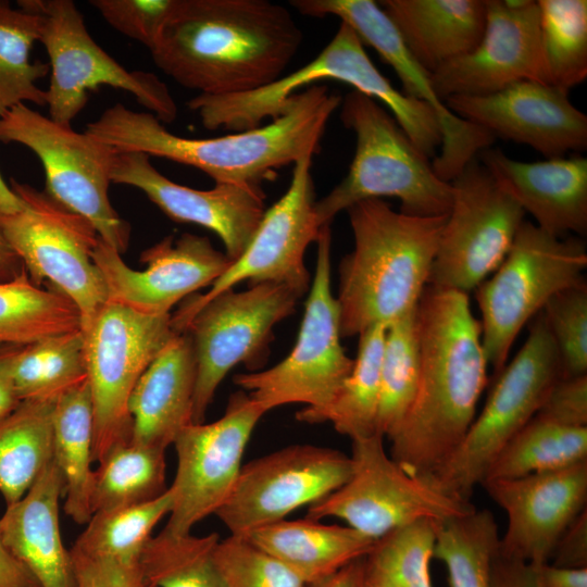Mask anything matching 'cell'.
Masks as SVG:
<instances>
[{
    "instance_id": "obj_1",
    "label": "cell",
    "mask_w": 587,
    "mask_h": 587,
    "mask_svg": "<svg viewBox=\"0 0 587 587\" xmlns=\"http://www.w3.org/2000/svg\"><path fill=\"white\" fill-rule=\"evenodd\" d=\"M302 41V29L279 3L178 0L150 52L178 85L198 95L227 96L280 78Z\"/></svg>"
},
{
    "instance_id": "obj_2",
    "label": "cell",
    "mask_w": 587,
    "mask_h": 587,
    "mask_svg": "<svg viewBox=\"0 0 587 587\" xmlns=\"http://www.w3.org/2000/svg\"><path fill=\"white\" fill-rule=\"evenodd\" d=\"M416 316L420 380L407 416L389 438V454L409 473L432 475L473 423L488 363L467 294L426 286Z\"/></svg>"
},
{
    "instance_id": "obj_3",
    "label": "cell",
    "mask_w": 587,
    "mask_h": 587,
    "mask_svg": "<svg viewBox=\"0 0 587 587\" xmlns=\"http://www.w3.org/2000/svg\"><path fill=\"white\" fill-rule=\"evenodd\" d=\"M340 103L341 97L326 85L309 86L292 95L270 123L213 138L175 135L152 113L115 103L87 124L86 133L118 152L196 167L215 184L262 189L279 168L320 152L327 123Z\"/></svg>"
},
{
    "instance_id": "obj_4",
    "label": "cell",
    "mask_w": 587,
    "mask_h": 587,
    "mask_svg": "<svg viewBox=\"0 0 587 587\" xmlns=\"http://www.w3.org/2000/svg\"><path fill=\"white\" fill-rule=\"evenodd\" d=\"M346 211L353 249L339 264L336 299L340 335L352 337L417 307L448 214L397 212L383 199L363 200Z\"/></svg>"
},
{
    "instance_id": "obj_5",
    "label": "cell",
    "mask_w": 587,
    "mask_h": 587,
    "mask_svg": "<svg viewBox=\"0 0 587 587\" xmlns=\"http://www.w3.org/2000/svg\"><path fill=\"white\" fill-rule=\"evenodd\" d=\"M340 120L355 136L347 175L315 203L321 226L351 205L369 199L396 198L401 212L419 216L449 213L452 186L435 173L432 161L391 113L357 90L341 99Z\"/></svg>"
},
{
    "instance_id": "obj_6",
    "label": "cell",
    "mask_w": 587,
    "mask_h": 587,
    "mask_svg": "<svg viewBox=\"0 0 587 587\" xmlns=\"http://www.w3.org/2000/svg\"><path fill=\"white\" fill-rule=\"evenodd\" d=\"M585 243L557 237L524 221L505 258L476 288L482 346L496 375L521 329L559 291L583 280Z\"/></svg>"
},
{
    "instance_id": "obj_7",
    "label": "cell",
    "mask_w": 587,
    "mask_h": 587,
    "mask_svg": "<svg viewBox=\"0 0 587 587\" xmlns=\"http://www.w3.org/2000/svg\"><path fill=\"white\" fill-rule=\"evenodd\" d=\"M562 376L560 354L540 311L533 317L523 347L497 375L483 410L465 437L432 474L440 487L470 501L492 460L535 416L552 385Z\"/></svg>"
},
{
    "instance_id": "obj_8",
    "label": "cell",
    "mask_w": 587,
    "mask_h": 587,
    "mask_svg": "<svg viewBox=\"0 0 587 587\" xmlns=\"http://www.w3.org/2000/svg\"><path fill=\"white\" fill-rule=\"evenodd\" d=\"M352 471L338 489L308 507L307 519L334 517L377 540L405 525L444 521L475 509L445 491L432 475L412 474L398 464L378 434L351 440Z\"/></svg>"
},
{
    "instance_id": "obj_9",
    "label": "cell",
    "mask_w": 587,
    "mask_h": 587,
    "mask_svg": "<svg viewBox=\"0 0 587 587\" xmlns=\"http://www.w3.org/2000/svg\"><path fill=\"white\" fill-rule=\"evenodd\" d=\"M18 8L41 15L40 42L49 55L50 85L46 90L49 117L71 126L85 108L88 92L110 86L129 92L162 123L177 117L167 86L154 74L129 71L89 35L84 16L71 0H20Z\"/></svg>"
},
{
    "instance_id": "obj_10",
    "label": "cell",
    "mask_w": 587,
    "mask_h": 587,
    "mask_svg": "<svg viewBox=\"0 0 587 587\" xmlns=\"http://www.w3.org/2000/svg\"><path fill=\"white\" fill-rule=\"evenodd\" d=\"M316 265L297 341L276 365L234 376V384L264 410L302 403L309 411L327 407L354 360L340 342V312L330 284V228L322 227L316 239Z\"/></svg>"
},
{
    "instance_id": "obj_11",
    "label": "cell",
    "mask_w": 587,
    "mask_h": 587,
    "mask_svg": "<svg viewBox=\"0 0 587 587\" xmlns=\"http://www.w3.org/2000/svg\"><path fill=\"white\" fill-rule=\"evenodd\" d=\"M0 142L20 143L40 160L46 193L85 217L118 253L127 250L130 228L109 198L110 170L116 151L89 134L78 133L25 103L0 116Z\"/></svg>"
},
{
    "instance_id": "obj_12",
    "label": "cell",
    "mask_w": 587,
    "mask_h": 587,
    "mask_svg": "<svg viewBox=\"0 0 587 587\" xmlns=\"http://www.w3.org/2000/svg\"><path fill=\"white\" fill-rule=\"evenodd\" d=\"M10 186L22 199L23 208L12 214L0 213L5 238L32 282L37 286L47 282L71 299L85 328L108 302L104 280L92 261L99 240L96 228L45 191L14 178Z\"/></svg>"
},
{
    "instance_id": "obj_13",
    "label": "cell",
    "mask_w": 587,
    "mask_h": 587,
    "mask_svg": "<svg viewBox=\"0 0 587 587\" xmlns=\"http://www.w3.org/2000/svg\"><path fill=\"white\" fill-rule=\"evenodd\" d=\"M93 409V462L132 440L130 395L146 369L176 334L171 314L150 316L105 302L82 329Z\"/></svg>"
},
{
    "instance_id": "obj_14",
    "label": "cell",
    "mask_w": 587,
    "mask_h": 587,
    "mask_svg": "<svg viewBox=\"0 0 587 587\" xmlns=\"http://www.w3.org/2000/svg\"><path fill=\"white\" fill-rule=\"evenodd\" d=\"M303 294L279 283L249 285L247 290L228 289L203 304L190 320L196 365L192 423L204 422L215 391L237 364L251 372L268 355L274 326L295 312Z\"/></svg>"
},
{
    "instance_id": "obj_15",
    "label": "cell",
    "mask_w": 587,
    "mask_h": 587,
    "mask_svg": "<svg viewBox=\"0 0 587 587\" xmlns=\"http://www.w3.org/2000/svg\"><path fill=\"white\" fill-rule=\"evenodd\" d=\"M452 201L427 286L467 294L505 258L525 212L478 158L451 182Z\"/></svg>"
},
{
    "instance_id": "obj_16",
    "label": "cell",
    "mask_w": 587,
    "mask_h": 587,
    "mask_svg": "<svg viewBox=\"0 0 587 587\" xmlns=\"http://www.w3.org/2000/svg\"><path fill=\"white\" fill-rule=\"evenodd\" d=\"M312 153L294 163L286 192L267 210L241 255L211 285L205 294H192L171 314V326L176 334L186 328L196 312L215 296L234 289L248 280L286 284L307 292L310 274L304 253L316 241L323 226L315 212V188L312 176Z\"/></svg>"
},
{
    "instance_id": "obj_17",
    "label": "cell",
    "mask_w": 587,
    "mask_h": 587,
    "mask_svg": "<svg viewBox=\"0 0 587 587\" xmlns=\"http://www.w3.org/2000/svg\"><path fill=\"white\" fill-rule=\"evenodd\" d=\"M264 410L245 390L228 400L224 414L211 423L189 424L173 442L176 473L170 487L172 509L164 530L185 535L215 514L232 494L242 457Z\"/></svg>"
},
{
    "instance_id": "obj_18",
    "label": "cell",
    "mask_w": 587,
    "mask_h": 587,
    "mask_svg": "<svg viewBox=\"0 0 587 587\" xmlns=\"http://www.w3.org/2000/svg\"><path fill=\"white\" fill-rule=\"evenodd\" d=\"M350 455L309 444L290 445L242 465L215 515L230 535L247 537L338 489L350 477Z\"/></svg>"
},
{
    "instance_id": "obj_19",
    "label": "cell",
    "mask_w": 587,
    "mask_h": 587,
    "mask_svg": "<svg viewBox=\"0 0 587 587\" xmlns=\"http://www.w3.org/2000/svg\"><path fill=\"white\" fill-rule=\"evenodd\" d=\"M302 15L336 16L349 25L363 45L372 47L401 80L403 93L426 103L435 113L441 146L432 165L437 176L451 183L495 137L486 129L454 115L436 93L430 73L410 53L392 22L372 0H291Z\"/></svg>"
},
{
    "instance_id": "obj_20",
    "label": "cell",
    "mask_w": 587,
    "mask_h": 587,
    "mask_svg": "<svg viewBox=\"0 0 587 587\" xmlns=\"http://www.w3.org/2000/svg\"><path fill=\"white\" fill-rule=\"evenodd\" d=\"M92 261L104 280L108 301L160 316L202 287L211 286L233 263L204 236H167L140 254L143 271L130 268L100 237Z\"/></svg>"
},
{
    "instance_id": "obj_21",
    "label": "cell",
    "mask_w": 587,
    "mask_h": 587,
    "mask_svg": "<svg viewBox=\"0 0 587 587\" xmlns=\"http://www.w3.org/2000/svg\"><path fill=\"white\" fill-rule=\"evenodd\" d=\"M321 80L341 82L371 97L376 96L384 85L383 74L370 59L359 36L340 22L323 50L296 71L243 93L197 95L187 105L209 130L242 132L261 126L265 118H276L292 95Z\"/></svg>"
},
{
    "instance_id": "obj_22",
    "label": "cell",
    "mask_w": 587,
    "mask_h": 587,
    "mask_svg": "<svg viewBox=\"0 0 587 587\" xmlns=\"http://www.w3.org/2000/svg\"><path fill=\"white\" fill-rule=\"evenodd\" d=\"M485 3L486 24L476 47L430 74L442 101L452 96H487L521 80L544 83L537 1Z\"/></svg>"
},
{
    "instance_id": "obj_23",
    "label": "cell",
    "mask_w": 587,
    "mask_h": 587,
    "mask_svg": "<svg viewBox=\"0 0 587 587\" xmlns=\"http://www.w3.org/2000/svg\"><path fill=\"white\" fill-rule=\"evenodd\" d=\"M444 102L495 138L526 145L546 159L587 147V115L572 104L569 91L548 84L521 80L487 96H452Z\"/></svg>"
},
{
    "instance_id": "obj_24",
    "label": "cell",
    "mask_w": 587,
    "mask_h": 587,
    "mask_svg": "<svg viewBox=\"0 0 587 587\" xmlns=\"http://www.w3.org/2000/svg\"><path fill=\"white\" fill-rule=\"evenodd\" d=\"M480 486L508 517L499 554L529 565L550 563L558 539L587 508V460Z\"/></svg>"
},
{
    "instance_id": "obj_25",
    "label": "cell",
    "mask_w": 587,
    "mask_h": 587,
    "mask_svg": "<svg viewBox=\"0 0 587 587\" xmlns=\"http://www.w3.org/2000/svg\"><path fill=\"white\" fill-rule=\"evenodd\" d=\"M110 180L141 190L176 223L200 225L218 236L235 261L247 248L265 212L262 189L215 184L208 190L177 184L161 174L140 152L116 151Z\"/></svg>"
},
{
    "instance_id": "obj_26",
    "label": "cell",
    "mask_w": 587,
    "mask_h": 587,
    "mask_svg": "<svg viewBox=\"0 0 587 587\" xmlns=\"http://www.w3.org/2000/svg\"><path fill=\"white\" fill-rule=\"evenodd\" d=\"M498 185L529 213L542 230L557 237L587 232V159L580 155L524 162L502 150L477 154Z\"/></svg>"
},
{
    "instance_id": "obj_27",
    "label": "cell",
    "mask_w": 587,
    "mask_h": 587,
    "mask_svg": "<svg viewBox=\"0 0 587 587\" xmlns=\"http://www.w3.org/2000/svg\"><path fill=\"white\" fill-rule=\"evenodd\" d=\"M61 474L51 460L28 491L0 517L4 547L39 587H76L70 550L63 545L59 505Z\"/></svg>"
},
{
    "instance_id": "obj_28",
    "label": "cell",
    "mask_w": 587,
    "mask_h": 587,
    "mask_svg": "<svg viewBox=\"0 0 587 587\" xmlns=\"http://www.w3.org/2000/svg\"><path fill=\"white\" fill-rule=\"evenodd\" d=\"M197 365L191 337L175 334L137 382L128 410L132 441L162 450L192 423Z\"/></svg>"
},
{
    "instance_id": "obj_29",
    "label": "cell",
    "mask_w": 587,
    "mask_h": 587,
    "mask_svg": "<svg viewBox=\"0 0 587 587\" xmlns=\"http://www.w3.org/2000/svg\"><path fill=\"white\" fill-rule=\"evenodd\" d=\"M377 3L410 53L430 74L473 50L486 24L485 0H383Z\"/></svg>"
},
{
    "instance_id": "obj_30",
    "label": "cell",
    "mask_w": 587,
    "mask_h": 587,
    "mask_svg": "<svg viewBox=\"0 0 587 587\" xmlns=\"http://www.w3.org/2000/svg\"><path fill=\"white\" fill-rule=\"evenodd\" d=\"M247 538L307 585L364 557L375 542L349 526L324 524L307 517L285 519L254 530Z\"/></svg>"
},
{
    "instance_id": "obj_31",
    "label": "cell",
    "mask_w": 587,
    "mask_h": 587,
    "mask_svg": "<svg viewBox=\"0 0 587 587\" xmlns=\"http://www.w3.org/2000/svg\"><path fill=\"white\" fill-rule=\"evenodd\" d=\"M52 461L63 482L64 512L87 524L92 512L93 409L88 380L61 395L52 419Z\"/></svg>"
},
{
    "instance_id": "obj_32",
    "label": "cell",
    "mask_w": 587,
    "mask_h": 587,
    "mask_svg": "<svg viewBox=\"0 0 587 587\" xmlns=\"http://www.w3.org/2000/svg\"><path fill=\"white\" fill-rule=\"evenodd\" d=\"M387 326L377 324L359 335L353 369L333 401L317 411L302 408L296 413L299 422H328L336 432L351 440L378 434L380 364Z\"/></svg>"
},
{
    "instance_id": "obj_33",
    "label": "cell",
    "mask_w": 587,
    "mask_h": 587,
    "mask_svg": "<svg viewBox=\"0 0 587 587\" xmlns=\"http://www.w3.org/2000/svg\"><path fill=\"white\" fill-rule=\"evenodd\" d=\"M55 400H24L0 417V494L20 500L52 460Z\"/></svg>"
},
{
    "instance_id": "obj_34",
    "label": "cell",
    "mask_w": 587,
    "mask_h": 587,
    "mask_svg": "<svg viewBox=\"0 0 587 587\" xmlns=\"http://www.w3.org/2000/svg\"><path fill=\"white\" fill-rule=\"evenodd\" d=\"M82 330L77 307L52 287L40 288L24 268L0 282V345L27 346Z\"/></svg>"
},
{
    "instance_id": "obj_35",
    "label": "cell",
    "mask_w": 587,
    "mask_h": 587,
    "mask_svg": "<svg viewBox=\"0 0 587 587\" xmlns=\"http://www.w3.org/2000/svg\"><path fill=\"white\" fill-rule=\"evenodd\" d=\"M166 485L165 450L127 441L111 448L93 470L92 514L132 507L161 497Z\"/></svg>"
},
{
    "instance_id": "obj_36",
    "label": "cell",
    "mask_w": 587,
    "mask_h": 587,
    "mask_svg": "<svg viewBox=\"0 0 587 587\" xmlns=\"http://www.w3.org/2000/svg\"><path fill=\"white\" fill-rule=\"evenodd\" d=\"M584 460L587 427L564 426L534 416L500 450L483 482L559 470Z\"/></svg>"
},
{
    "instance_id": "obj_37",
    "label": "cell",
    "mask_w": 587,
    "mask_h": 587,
    "mask_svg": "<svg viewBox=\"0 0 587 587\" xmlns=\"http://www.w3.org/2000/svg\"><path fill=\"white\" fill-rule=\"evenodd\" d=\"M499 544L494 514L475 508L437 523L434 559L446 565L449 587H490Z\"/></svg>"
},
{
    "instance_id": "obj_38",
    "label": "cell",
    "mask_w": 587,
    "mask_h": 587,
    "mask_svg": "<svg viewBox=\"0 0 587 587\" xmlns=\"http://www.w3.org/2000/svg\"><path fill=\"white\" fill-rule=\"evenodd\" d=\"M12 384L18 401L55 400L87 380L82 330L23 346L14 358Z\"/></svg>"
},
{
    "instance_id": "obj_39",
    "label": "cell",
    "mask_w": 587,
    "mask_h": 587,
    "mask_svg": "<svg viewBox=\"0 0 587 587\" xmlns=\"http://www.w3.org/2000/svg\"><path fill=\"white\" fill-rule=\"evenodd\" d=\"M217 533L174 535L162 529L145 545L138 561L143 585L151 587H226L214 553Z\"/></svg>"
},
{
    "instance_id": "obj_40",
    "label": "cell",
    "mask_w": 587,
    "mask_h": 587,
    "mask_svg": "<svg viewBox=\"0 0 587 587\" xmlns=\"http://www.w3.org/2000/svg\"><path fill=\"white\" fill-rule=\"evenodd\" d=\"M41 25L40 14L0 0V116L20 103H47V92L36 82L47 76L49 63L30 61Z\"/></svg>"
},
{
    "instance_id": "obj_41",
    "label": "cell",
    "mask_w": 587,
    "mask_h": 587,
    "mask_svg": "<svg viewBox=\"0 0 587 587\" xmlns=\"http://www.w3.org/2000/svg\"><path fill=\"white\" fill-rule=\"evenodd\" d=\"M542 80L569 91L587 78V1L537 0Z\"/></svg>"
},
{
    "instance_id": "obj_42",
    "label": "cell",
    "mask_w": 587,
    "mask_h": 587,
    "mask_svg": "<svg viewBox=\"0 0 587 587\" xmlns=\"http://www.w3.org/2000/svg\"><path fill=\"white\" fill-rule=\"evenodd\" d=\"M416 308L391 322L386 330L377 433L388 439L407 416L419 386L421 352Z\"/></svg>"
},
{
    "instance_id": "obj_43",
    "label": "cell",
    "mask_w": 587,
    "mask_h": 587,
    "mask_svg": "<svg viewBox=\"0 0 587 587\" xmlns=\"http://www.w3.org/2000/svg\"><path fill=\"white\" fill-rule=\"evenodd\" d=\"M172 502L168 487L152 501L96 512L71 549L87 555L136 564L154 527L170 514Z\"/></svg>"
},
{
    "instance_id": "obj_44",
    "label": "cell",
    "mask_w": 587,
    "mask_h": 587,
    "mask_svg": "<svg viewBox=\"0 0 587 587\" xmlns=\"http://www.w3.org/2000/svg\"><path fill=\"white\" fill-rule=\"evenodd\" d=\"M438 522L422 520L375 540L363 558L365 587H433L430 561Z\"/></svg>"
},
{
    "instance_id": "obj_45",
    "label": "cell",
    "mask_w": 587,
    "mask_h": 587,
    "mask_svg": "<svg viewBox=\"0 0 587 587\" xmlns=\"http://www.w3.org/2000/svg\"><path fill=\"white\" fill-rule=\"evenodd\" d=\"M558 348L563 377L587 375V285L555 294L541 310Z\"/></svg>"
},
{
    "instance_id": "obj_46",
    "label": "cell",
    "mask_w": 587,
    "mask_h": 587,
    "mask_svg": "<svg viewBox=\"0 0 587 587\" xmlns=\"http://www.w3.org/2000/svg\"><path fill=\"white\" fill-rule=\"evenodd\" d=\"M226 587H305L307 584L277 559L247 537L220 539L214 553Z\"/></svg>"
},
{
    "instance_id": "obj_47",
    "label": "cell",
    "mask_w": 587,
    "mask_h": 587,
    "mask_svg": "<svg viewBox=\"0 0 587 587\" xmlns=\"http://www.w3.org/2000/svg\"><path fill=\"white\" fill-rule=\"evenodd\" d=\"M89 3L110 26L151 51L178 0H91Z\"/></svg>"
},
{
    "instance_id": "obj_48",
    "label": "cell",
    "mask_w": 587,
    "mask_h": 587,
    "mask_svg": "<svg viewBox=\"0 0 587 587\" xmlns=\"http://www.w3.org/2000/svg\"><path fill=\"white\" fill-rule=\"evenodd\" d=\"M535 416L570 427H587V375L560 377Z\"/></svg>"
},
{
    "instance_id": "obj_49",
    "label": "cell",
    "mask_w": 587,
    "mask_h": 587,
    "mask_svg": "<svg viewBox=\"0 0 587 587\" xmlns=\"http://www.w3.org/2000/svg\"><path fill=\"white\" fill-rule=\"evenodd\" d=\"M76 587H141L138 563H122L70 549Z\"/></svg>"
},
{
    "instance_id": "obj_50",
    "label": "cell",
    "mask_w": 587,
    "mask_h": 587,
    "mask_svg": "<svg viewBox=\"0 0 587 587\" xmlns=\"http://www.w3.org/2000/svg\"><path fill=\"white\" fill-rule=\"evenodd\" d=\"M550 561L562 567H587V509L562 533Z\"/></svg>"
},
{
    "instance_id": "obj_51",
    "label": "cell",
    "mask_w": 587,
    "mask_h": 587,
    "mask_svg": "<svg viewBox=\"0 0 587 587\" xmlns=\"http://www.w3.org/2000/svg\"><path fill=\"white\" fill-rule=\"evenodd\" d=\"M490 587H539L533 566L501 557L495 559Z\"/></svg>"
},
{
    "instance_id": "obj_52",
    "label": "cell",
    "mask_w": 587,
    "mask_h": 587,
    "mask_svg": "<svg viewBox=\"0 0 587 587\" xmlns=\"http://www.w3.org/2000/svg\"><path fill=\"white\" fill-rule=\"evenodd\" d=\"M539 587H587V567L532 565Z\"/></svg>"
},
{
    "instance_id": "obj_53",
    "label": "cell",
    "mask_w": 587,
    "mask_h": 587,
    "mask_svg": "<svg viewBox=\"0 0 587 587\" xmlns=\"http://www.w3.org/2000/svg\"><path fill=\"white\" fill-rule=\"evenodd\" d=\"M22 347L0 345V417L20 403L13 388L11 371L14 358Z\"/></svg>"
},
{
    "instance_id": "obj_54",
    "label": "cell",
    "mask_w": 587,
    "mask_h": 587,
    "mask_svg": "<svg viewBox=\"0 0 587 587\" xmlns=\"http://www.w3.org/2000/svg\"><path fill=\"white\" fill-rule=\"evenodd\" d=\"M37 583L10 551L0 537V587H37Z\"/></svg>"
},
{
    "instance_id": "obj_55",
    "label": "cell",
    "mask_w": 587,
    "mask_h": 587,
    "mask_svg": "<svg viewBox=\"0 0 587 587\" xmlns=\"http://www.w3.org/2000/svg\"><path fill=\"white\" fill-rule=\"evenodd\" d=\"M363 558L348 563L335 573L305 587H365Z\"/></svg>"
},
{
    "instance_id": "obj_56",
    "label": "cell",
    "mask_w": 587,
    "mask_h": 587,
    "mask_svg": "<svg viewBox=\"0 0 587 587\" xmlns=\"http://www.w3.org/2000/svg\"><path fill=\"white\" fill-rule=\"evenodd\" d=\"M24 268L0 227V282L16 277Z\"/></svg>"
},
{
    "instance_id": "obj_57",
    "label": "cell",
    "mask_w": 587,
    "mask_h": 587,
    "mask_svg": "<svg viewBox=\"0 0 587 587\" xmlns=\"http://www.w3.org/2000/svg\"><path fill=\"white\" fill-rule=\"evenodd\" d=\"M23 208L22 199L14 192L0 174V213L12 214Z\"/></svg>"
},
{
    "instance_id": "obj_58",
    "label": "cell",
    "mask_w": 587,
    "mask_h": 587,
    "mask_svg": "<svg viewBox=\"0 0 587 587\" xmlns=\"http://www.w3.org/2000/svg\"><path fill=\"white\" fill-rule=\"evenodd\" d=\"M141 587H151V586H148V585H143V584H142V586H141Z\"/></svg>"
},
{
    "instance_id": "obj_59",
    "label": "cell",
    "mask_w": 587,
    "mask_h": 587,
    "mask_svg": "<svg viewBox=\"0 0 587 587\" xmlns=\"http://www.w3.org/2000/svg\"><path fill=\"white\" fill-rule=\"evenodd\" d=\"M37 587H39V586H37Z\"/></svg>"
}]
</instances>
